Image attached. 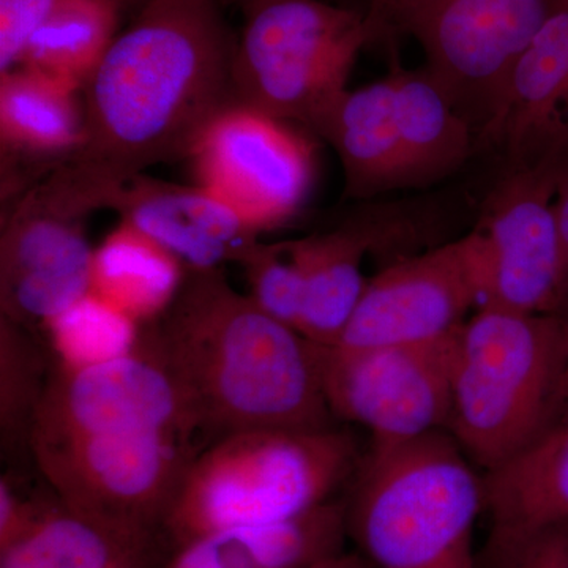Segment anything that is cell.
I'll return each instance as SVG.
<instances>
[{"instance_id": "obj_1", "label": "cell", "mask_w": 568, "mask_h": 568, "mask_svg": "<svg viewBox=\"0 0 568 568\" xmlns=\"http://www.w3.org/2000/svg\"><path fill=\"white\" fill-rule=\"evenodd\" d=\"M234 50L219 0H148L82 88L80 148L33 192L85 220L149 168L189 160L235 103Z\"/></svg>"}, {"instance_id": "obj_2", "label": "cell", "mask_w": 568, "mask_h": 568, "mask_svg": "<svg viewBox=\"0 0 568 568\" xmlns=\"http://www.w3.org/2000/svg\"><path fill=\"white\" fill-rule=\"evenodd\" d=\"M144 332L211 443L253 428L335 426L316 343L235 291L223 268L186 272Z\"/></svg>"}, {"instance_id": "obj_3", "label": "cell", "mask_w": 568, "mask_h": 568, "mask_svg": "<svg viewBox=\"0 0 568 568\" xmlns=\"http://www.w3.org/2000/svg\"><path fill=\"white\" fill-rule=\"evenodd\" d=\"M346 429L253 428L213 440L194 457L166 519L171 552L235 528L272 525L334 499L361 465Z\"/></svg>"}, {"instance_id": "obj_4", "label": "cell", "mask_w": 568, "mask_h": 568, "mask_svg": "<svg viewBox=\"0 0 568 568\" xmlns=\"http://www.w3.org/2000/svg\"><path fill=\"white\" fill-rule=\"evenodd\" d=\"M347 537L373 568H476L484 477L447 429L373 443L355 470Z\"/></svg>"}, {"instance_id": "obj_5", "label": "cell", "mask_w": 568, "mask_h": 568, "mask_svg": "<svg viewBox=\"0 0 568 568\" xmlns=\"http://www.w3.org/2000/svg\"><path fill=\"white\" fill-rule=\"evenodd\" d=\"M559 313L480 305L459 328L448 432L487 473L547 432L560 414Z\"/></svg>"}, {"instance_id": "obj_6", "label": "cell", "mask_w": 568, "mask_h": 568, "mask_svg": "<svg viewBox=\"0 0 568 568\" xmlns=\"http://www.w3.org/2000/svg\"><path fill=\"white\" fill-rule=\"evenodd\" d=\"M235 40V103L315 132L369 44L365 13L324 0H248Z\"/></svg>"}, {"instance_id": "obj_7", "label": "cell", "mask_w": 568, "mask_h": 568, "mask_svg": "<svg viewBox=\"0 0 568 568\" xmlns=\"http://www.w3.org/2000/svg\"><path fill=\"white\" fill-rule=\"evenodd\" d=\"M196 452L185 437L115 433L39 440L31 457L63 506L133 540L168 547L164 519Z\"/></svg>"}, {"instance_id": "obj_8", "label": "cell", "mask_w": 568, "mask_h": 568, "mask_svg": "<svg viewBox=\"0 0 568 568\" xmlns=\"http://www.w3.org/2000/svg\"><path fill=\"white\" fill-rule=\"evenodd\" d=\"M562 0H402L392 40L410 36L426 73L477 141L496 121L521 52Z\"/></svg>"}, {"instance_id": "obj_9", "label": "cell", "mask_w": 568, "mask_h": 568, "mask_svg": "<svg viewBox=\"0 0 568 568\" xmlns=\"http://www.w3.org/2000/svg\"><path fill=\"white\" fill-rule=\"evenodd\" d=\"M566 159L558 148L536 163L506 166L473 231L480 305L556 313L566 304V264L556 194Z\"/></svg>"}, {"instance_id": "obj_10", "label": "cell", "mask_w": 568, "mask_h": 568, "mask_svg": "<svg viewBox=\"0 0 568 568\" xmlns=\"http://www.w3.org/2000/svg\"><path fill=\"white\" fill-rule=\"evenodd\" d=\"M305 129L234 103L201 134L189 162L194 185L227 205L257 235L302 211L316 175Z\"/></svg>"}, {"instance_id": "obj_11", "label": "cell", "mask_w": 568, "mask_h": 568, "mask_svg": "<svg viewBox=\"0 0 568 568\" xmlns=\"http://www.w3.org/2000/svg\"><path fill=\"white\" fill-rule=\"evenodd\" d=\"M458 334L420 345H317L332 416L364 426L381 444L448 428Z\"/></svg>"}, {"instance_id": "obj_12", "label": "cell", "mask_w": 568, "mask_h": 568, "mask_svg": "<svg viewBox=\"0 0 568 568\" xmlns=\"http://www.w3.org/2000/svg\"><path fill=\"white\" fill-rule=\"evenodd\" d=\"M115 433H200L173 373L142 331L133 353L88 368L52 365L31 444Z\"/></svg>"}, {"instance_id": "obj_13", "label": "cell", "mask_w": 568, "mask_h": 568, "mask_svg": "<svg viewBox=\"0 0 568 568\" xmlns=\"http://www.w3.org/2000/svg\"><path fill=\"white\" fill-rule=\"evenodd\" d=\"M473 234L399 257L368 280L335 346L420 345L458 332L480 306Z\"/></svg>"}, {"instance_id": "obj_14", "label": "cell", "mask_w": 568, "mask_h": 568, "mask_svg": "<svg viewBox=\"0 0 568 568\" xmlns=\"http://www.w3.org/2000/svg\"><path fill=\"white\" fill-rule=\"evenodd\" d=\"M92 257L84 220L26 190L2 216L0 316L43 327L91 291Z\"/></svg>"}, {"instance_id": "obj_15", "label": "cell", "mask_w": 568, "mask_h": 568, "mask_svg": "<svg viewBox=\"0 0 568 568\" xmlns=\"http://www.w3.org/2000/svg\"><path fill=\"white\" fill-rule=\"evenodd\" d=\"M82 138L80 85L29 67L0 73L2 189L9 200L69 159Z\"/></svg>"}, {"instance_id": "obj_16", "label": "cell", "mask_w": 568, "mask_h": 568, "mask_svg": "<svg viewBox=\"0 0 568 568\" xmlns=\"http://www.w3.org/2000/svg\"><path fill=\"white\" fill-rule=\"evenodd\" d=\"M121 223L148 235L181 261L186 272L223 268L261 235L227 205L197 185L138 175L112 197Z\"/></svg>"}, {"instance_id": "obj_17", "label": "cell", "mask_w": 568, "mask_h": 568, "mask_svg": "<svg viewBox=\"0 0 568 568\" xmlns=\"http://www.w3.org/2000/svg\"><path fill=\"white\" fill-rule=\"evenodd\" d=\"M568 0L541 26L515 62L496 121L477 141L506 155L507 166L537 162L566 130Z\"/></svg>"}, {"instance_id": "obj_18", "label": "cell", "mask_w": 568, "mask_h": 568, "mask_svg": "<svg viewBox=\"0 0 568 568\" xmlns=\"http://www.w3.org/2000/svg\"><path fill=\"white\" fill-rule=\"evenodd\" d=\"M345 500H328L297 517L196 538L174 549L162 568H308L343 552Z\"/></svg>"}, {"instance_id": "obj_19", "label": "cell", "mask_w": 568, "mask_h": 568, "mask_svg": "<svg viewBox=\"0 0 568 568\" xmlns=\"http://www.w3.org/2000/svg\"><path fill=\"white\" fill-rule=\"evenodd\" d=\"M315 136L334 149L345 175V196L372 200L410 189L405 148L396 125L390 74L347 91L316 126Z\"/></svg>"}, {"instance_id": "obj_20", "label": "cell", "mask_w": 568, "mask_h": 568, "mask_svg": "<svg viewBox=\"0 0 568 568\" xmlns=\"http://www.w3.org/2000/svg\"><path fill=\"white\" fill-rule=\"evenodd\" d=\"M493 541L568 521V407L547 432L484 477Z\"/></svg>"}, {"instance_id": "obj_21", "label": "cell", "mask_w": 568, "mask_h": 568, "mask_svg": "<svg viewBox=\"0 0 568 568\" xmlns=\"http://www.w3.org/2000/svg\"><path fill=\"white\" fill-rule=\"evenodd\" d=\"M375 245V226L366 222L286 242L304 278L298 332L306 339L321 346L338 343L368 283L362 265Z\"/></svg>"}, {"instance_id": "obj_22", "label": "cell", "mask_w": 568, "mask_h": 568, "mask_svg": "<svg viewBox=\"0 0 568 568\" xmlns=\"http://www.w3.org/2000/svg\"><path fill=\"white\" fill-rule=\"evenodd\" d=\"M390 78L410 189L432 185L466 163L477 134L425 70L395 67Z\"/></svg>"}, {"instance_id": "obj_23", "label": "cell", "mask_w": 568, "mask_h": 568, "mask_svg": "<svg viewBox=\"0 0 568 568\" xmlns=\"http://www.w3.org/2000/svg\"><path fill=\"white\" fill-rule=\"evenodd\" d=\"M181 261L125 223L93 248L91 293L138 324L155 323L173 304L185 278Z\"/></svg>"}, {"instance_id": "obj_24", "label": "cell", "mask_w": 568, "mask_h": 568, "mask_svg": "<svg viewBox=\"0 0 568 568\" xmlns=\"http://www.w3.org/2000/svg\"><path fill=\"white\" fill-rule=\"evenodd\" d=\"M160 549L103 528L59 500L0 551V568H149Z\"/></svg>"}, {"instance_id": "obj_25", "label": "cell", "mask_w": 568, "mask_h": 568, "mask_svg": "<svg viewBox=\"0 0 568 568\" xmlns=\"http://www.w3.org/2000/svg\"><path fill=\"white\" fill-rule=\"evenodd\" d=\"M119 0H62L33 33L20 67L84 88L118 37Z\"/></svg>"}, {"instance_id": "obj_26", "label": "cell", "mask_w": 568, "mask_h": 568, "mask_svg": "<svg viewBox=\"0 0 568 568\" xmlns=\"http://www.w3.org/2000/svg\"><path fill=\"white\" fill-rule=\"evenodd\" d=\"M31 331L0 316V437L3 455H31L33 420L52 372Z\"/></svg>"}, {"instance_id": "obj_27", "label": "cell", "mask_w": 568, "mask_h": 568, "mask_svg": "<svg viewBox=\"0 0 568 568\" xmlns=\"http://www.w3.org/2000/svg\"><path fill=\"white\" fill-rule=\"evenodd\" d=\"M54 364L78 369L133 353L142 325L89 291L77 304L43 325Z\"/></svg>"}, {"instance_id": "obj_28", "label": "cell", "mask_w": 568, "mask_h": 568, "mask_svg": "<svg viewBox=\"0 0 568 568\" xmlns=\"http://www.w3.org/2000/svg\"><path fill=\"white\" fill-rule=\"evenodd\" d=\"M235 264L244 268L248 294L267 315L298 331L304 306L301 267L282 244L256 241L239 254Z\"/></svg>"}, {"instance_id": "obj_29", "label": "cell", "mask_w": 568, "mask_h": 568, "mask_svg": "<svg viewBox=\"0 0 568 568\" xmlns=\"http://www.w3.org/2000/svg\"><path fill=\"white\" fill-rule=\"evenodd\" d=\"M499 568H568V521L493 541Z\"/></svg>"}, {"instance_id": "obj_30", "label": "cell", "mask_w": 568, "mask_h": 568, "mask_svg": "<svg viewBox=\"0 0 568 568\" xmlns=\"http://www.w3.org/2000/svg\"><path fill=\"white\" fill-rule=\"evenodd\" d=\"M62 0H0V73L20 67L33 33Z\"/></svg>"}, {"instance_id": "obj_31", "label": "cell", "mask_w": 568, "mask_h": 568, "mask_svg": "<svg viewBox=\"0 0 568 568\" xmlns=\"http://www.w3.org/2000/svg\"><path fill=\"white\" fill-rule=\"evenodd\" d=\"M43 508L22 499L10 478L3 476L0 481V551L20 540L39 519Z\"/></svg>"}, {"instance_id": "obj_32", "label": "cell", "mask_w": 568, "mask_h": 568, "mask_svg": "<svg viewBox=\"0 0 568 568\" xmlns=\"http://www.w3.org/2000/svg\"><path fill=\"white\" fill-rule=\"evenodd\" d=\"M402 0H369L368 11L365 13L366 31L369 43L384 41L390 37L392 21Z\"/></svg>"}, {"instance_id": "obj_33", "label": "cell", "mask_w": 568, "mask_h": 568, "mask_svg": "<svg viewBox=\"0 0 568 568\" xmlns=\"http://www.w3.org/2000/svg\"><path fill=\"white\" fill-rule=\"evenodd\" d=\"M560 239H562L564 264H566V290L568 301V164L560 174L558 194H556ZM566 301V302H567Z\"/></svg>"}, {"instance_id": "obj_34", "label": "cell", "mask_w": 568, "mask_h": 568, "mask_svg": "<svg viewBox=\"0 0 568 568\" xmlns=\"http://www.w3.org/2000/svg\"><path fill=\"white\" fill-rule=\"evenodd\" d=\"M558 313L564 327V368L562 381H560V413H562L568 407V301L560 306Z\"/></svg>"}, {"instance_id": "obj_35", "label": "cell", "mask_w": 568, "mask_h": 568, "mask_svg": "<svg viewBox=\"0 0 568 568\" xmlns=\"http://www.w3.org/2000/svg\"><path fill=\"white\" fill-rule=\"evenodd\" d=\"M308 568H373L361 555H347L343 551Z\"/></svg>"}, {"instance_id": "obj_36", "label": "cell", "mask_w": 568, "mask_h": 568, "mask_svg": "<svg viewBox=\"0 0 568 568\" xmlns=\"http://www.w3.org/2000/svg\"><path fill=\"white\" fill-rule=\"evenodd\" d=\"M235 2L239 3V6H244L245 2H248V0H235Z\"/></svg>"}, {"instance_id": "obj_37", "label": "cell", "mask_w": 568, "mask_h": 568, "mask_svg": "<svg viewBox=\"0 0 568 568\" xmlns=\"http://www.w3.org/2000/svg\"><path fill=\"white\" fill-rule=\"evenodd\" d=\"M567 106H568V95H567V100H566V106H564V108H567Z\"/></svg>"}]
</instances>
